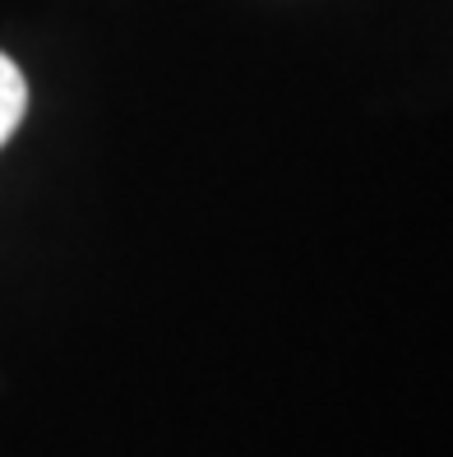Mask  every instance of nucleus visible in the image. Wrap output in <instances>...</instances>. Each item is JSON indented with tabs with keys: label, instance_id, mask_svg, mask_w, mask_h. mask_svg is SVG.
Returning a JSON list of instances; mask_svg holds the SVG:
<instances>
[{
	"label": "nucleus",
	"instance_id": "obj_1",
	"mask_svg": "<svg viewBox=\"0 0 453 457\" xmlns=\"http://www.w3.org/2000/svg\"><path fill=\"white\" fill-rule=\"evenodd\" d=\"M23 106H29V84H23L19 65L0 51V144L10 139L23 120Z\"/></svg>",
	"mask_w": 453,
	"mask_h": 457
}]
</instances>
